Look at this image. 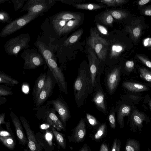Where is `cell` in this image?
<instances>
[{"mask_svg": "<svg viewBox=\"0 0 151 151\" xmlns=\"http://www.w3.org/2000/svg\"><path fill=\"white\" fill-rule=\"evenodd\" d=\"M151 0H140L138 2V4L140 6H142L145 5L150 2Z\"/></svg>", "mask_w": 151, "mask_h": 151, "instance_id": "obj_54", "label": "cell"}, {"mask_svg": "<svg viewBox=\"0 0 151 151\" xmlns=\"http://www.w3.org/2000/svg\"><path fill=\"white\" fill-rule=\"evenodd\" d=\"M144 46L151 51V38L147 37L144 39L142 42Z\"/></svg>", "mask_w": 151, "mask_h": 151, "instance_id": "obj_45", "label": "cell"}, {"mask_svg": "<svg viewBox=\"0 0 151 151\" xmlns=\"http://www.w3.org/2000/svg\"><path fill=\"white\" fill-rule=\"evenodd\" d=\"M20 120L26 132L28 140V146L30 151H42L44 145L41 142L37 140L33 131L29 123L24 117L20 116Z\"/></svg>", "mask_w": 151, "mask_h": 151, "instance_id": "obj_11", "label": "cell"}, {"mask_svg": "<svg viewBox=\"0 0 151 151\" xmlns=\"http://www.w3.org/2000/svg\"><path fill=\"white\" fill-rule=\"evenodd\" d=\"M79 19H81V16L80 14L68 12H63L55 15L52 20L62 19L69 20Z\"/></svg>", "mask_w": 151, "mask_h": 151, "instance_id": "obj_19", "label": "cell"}, {"mask_svg": "<svg viewBox=\"0 0 151 151\" xmlns=\"http://www.w3.org/2000/svg\"><path fill=\"white\" fill-rule=\"evenodd\" d=\"M104 95L103 91L100 89L97 91L95 95L93 101L102 111L106 112V108L104 103Z\"/></svg>", "mask_w": 151, "mask_h": 151, "instance_id": "obj_21", "label": "cell"}, {"mask_svg": "<svg viewBox=\"0 0 151 151\" xmlns=\"http://www.w3.org/2000/svg\"><path fill=\"white\" fill-rule=\"evenodd\" d=\"M137 58L143 63L151 69V61L146 57L140 54L136 55Z\"/></svg>", "mask_w": 151, "mask_h": 151, "instance_id": "obj_39", "label": "cell"}, {"mask_svg": "<svg viewBox=\"0 0 151 151\" xmlns=\"http://www.w3.org/2000/svg\"><path fill=\"white\" fill-rule=\"evenodd\" d=\"M81 19H72L69 20L60 31L59 35L66 34L70 32L79 24Z\"/></svg>", "mask_w": 151, "mask_h": 151, "instance_id": "obj_27", "label": "cell"}, {"mask_svg": "<svg viewBox=\"0 0 151 151\" xmlns=\"http://www.w3.org/2000/svg\"><path fill=\"white\" fill-rule=\"evenodd\" d=\"M130 107L126 104L122 105L119 109L117 114V120L121 128L124 127V117L128 116L130 114Z\"/></svg>", "mask_w": 151, "mask_h": 151, "instance_id": "obj_20", "label": "cell"}, {"mask_svg": "<svg viewBox=\"0 0 151 151\" xmlns=\"http://www.w3.org/2000/svg\"><path fill=\"white\" fill-rule=\"evenodd\" d=\"M142 14L146 16H151V6H147L143 8L141 11Z\"/></svg>", "mask_w": 151, "mask_h": 151, "instance_id": "obj_46", "label": "cell"}, {"mask_svg": "<svg viewBox=\"0 0 151 151\" xmlns=\"http://www.w3.org/2000/svg\"><path fill=\"white\" fill-rule=\"evenodd\" d=\"M0 140L2 143L9 149L12 150L15 148V139L12 136L6 137L0 136Z\"/></svg>", "mask_w": 151, "mask_h": 151, "instance_id": "obj_31", "label": "cell"}, {"mask_svg": "<svg viewBox=\"0 0 151 151\" xmlns=\"http://www.w3.org/2000/svg\"><path fill=\"white\" fill-rule=\"evenodd\" d=\"M29 151H30V150Z\"/></svg>", "mask_w": 151, "mask_h": 151, "instance_id": "obj_63", "label": "cell"}, {"mask_svg": "<svg viewBox=\"0 0 151 151\" xmlns=\"http://www.w3.org/2000/svg\"><path fill=\"white\" fill-rule=\"evenodd\" d=\"M121 142L120 139H117V142L116 151H120Z\"/></svg>", "mask_w": 151, "mask_h": 151, "instance_id": "obj_58", "label": "cell"}, {"mask_svg": "<svg viewBox=\"0 0 151 151\" xmlns=\"http://www.w3.org/2000/svg\"><path fill=\"white\" fill-rule=\"evenodd\" d=\"M72 6L73 7L78 9L90 10L99 9L105 7L103 5L94 3H75L73 4Z\"/></svg>", "mask_w": 151, "mask_h": 151, "instance_id": "obj_24", "label": "cell"}, {"mask_svg": "<svg viewBox=\"0 0 151 151\" xmlns=\"http://www.w3.org/2000/svg\"><path fill=\"white\" fill-rule=\"evenodd\" d=\"M28 34H22L8 40L4 45L5 52L10 55L17 56L20 51L27 48L30 40Z\"/></svg>", "mask_w": 151, "mask_h": 151, "instance_id": "obj_4", "label": "cell"}, {"mask_svg": "<svg viewBox=\"0 0 151 151\" xmlns=\"http://www.w3.org/2000/svg\"><path fill=\"white\" fill-rule=\"evenodd\" d=\"M91 77L89 67L81 66L74 83V97L77 105L80 107L91 93Z\"/></svg>", "mask_w": 151, "mask_h": 151, "instance_id": "obj_1", "label": "cell"}, {"mask_svg": "<svg viewBox=\"0 0 151 151\" xmlns=\"http://www.w3.org/2000/svg\"><path fill=\"white\" fill-rule=\"evenodd\" d=\"M141 144L139 142L129 138L126 141L125 151H140Z\"/></svg>", "mask_w": 151, "mask_h": 151, "instance_id": "obj_26", "label": "cell"}, {"mask_svg": "<svg viewBox=\"0 0 151 151\" xmlns=\"http://www.w3.org/2000/svg\"><path fill=\"white\" fill-rule=\"evenodd\" d=\"M106 124H104L101 125L98 129L94 136V138L96 140L101 139L104 136L106 132Z\"/></svg>", "mask_w": 151, "mask_h": 151, "instance_id": "obj_37", "label": "cell"}, {"mask_svg": "<svg viewBox=\"0 0 151 151\" xmlns=\"http://www.w3.org/2000/svg\"><path fill=\"white\" fill-rule=\"evenodd\" d=\"M56 0H30L23 8L30 15H40L47 11L54 4Z\"/></svg>", "mask_w": 151, "mask_h": 151, "instance_id": "obj_6", "label": "cell"}, {"mask_svg": "<svg viewBox=\"0 0 151 151\" xmlns=\"http://www.w3.org/2000/svg\"><path fill=\"white\" fill-rule=\"evenodd\" d=\"M47 104L52 106L59 116L63 124H65L70 118V114L66 104L61 98L59 97L55 99L48 101Z\"/></svg>", "mask_w": 151, "mask_h": 151, "instance_id": "obj_12", "label": "cell"}, {"mask_svg": "<svg viewBox=\"0 0 151 151\" xmlns=\"http://www.w3.org/2000/svg\"><path fill=\"white\" fill-rule=\"evenodd\" d=\"M130 119V126L131 128L130 131L134 132H136L137 129L139 133L141 132L143 127V122H149L144 113L139 112L137 110L133 111Z\"/></svg>", "mask_w": 151, "mask_h": 151, "instance_id": "obj_14", "label": "cell"}, {"mask_svg": "<svg viewBox=\"0 0 151 151\" xmlns=\"http://www.w3.org/2000/svg\"><path fill=\"white\" fill-rule=\"evenodd\" d=\"M125 45L123 44L117 43L113 45L111 48L110 58H117L125 50Z\"/></svg>", "mask_w": 151, "mask_h": 151, "instance_id": "obj_25", "label": "cell"}, {"mask_svg": "<svg viewBox=\"0 0 151 151\" xmlns=\"http://www.w3.org/2000/svg\"><path fill=\"white\" fill-rule=\"evenodd\" d=\"M87 120L89 123L92 126H95L98 124V122L96 118L89 114H86Z\"/></svg>", "mask_w": 151, "mask_h": 151, "instance_id": "obj_43", "label": "cell"}, {"mask_svg": "<svg viewBox=\"0 0 151 151\" xmlns=\"http://www.w3.org/2000/svg\"><path fill=\"white\" fill-rule=\"evenodd\" d=\"M139 70L141 77L145 81L151 83V72L144 68H140Z\"/></svg>", "mask_w": 151, "mask_h": 151, "instance_id": "obj_36", "label": "cell"}, {"mask_svg": "<svg viewBox=\"0 0 151 151\" xmlns=\"http://www.w3.org/2000/svg\"><path fill=\"white\" fill-rule=\"evenodd\" d=\"M10 116L14 126L16 135L20 144L25 145L28 143L27 137L24 131L22 125L17 116L12 111H11Z\"/></svg>", "mask_w": 151, "mask_h": 151, "instance_id": "obj_15", "label": "cell"}, {"mask_svg": "<svg viewBox=\"0 0 151 151\" xmlns=\"http://www.w3.org/2000/svg\"><path fill=\"white\" fill-rule=\"evenodd\" d=\"M130 98L132 99L133 100H136L139 98V97L135 95H130L129 96Z\"/></svg>", "mask_w": 151, "mask_h": 151, "instance_id": "obj_59", "label": "cell"}, {"mask_svg": "<svg viewBox=\"0 0 151 151\" xmlns=\"http://www.w3.org/2000/svg\"><path fill=\"white\" fill-rule=\"evenodd\" d=\"M113 17L118 20H121L126 18L128 14L125 12L120 10H112L108 11Z\"/></svg>", "mask_w": 151, "mask_h": 151, "instance_id": "obj_34", "label": "cell"}, {"mask_svg": "<svg viewBox=\"0 0 151 151\" xmlns=\"http://www.w3.org/2000/svg\"><path fill=\"white\" fill-rule=\"evenodd\" d=\"M117 138H115L113 141L111 151H116V147H117Z\"/></svg>", "mask_w": 151, "mask_h": 151, "instance_id": "obj_56", "label": "cell"}, {"mask_svg": "<svg viewBox=\"0 0 151 151\" xmlns=\"http://www.w3.org/2000/svg\"><path fill=\"white\" fill-rule=\"evenodd\" d=\"M79 151H91L89 147L86 143L85 144Z\"/></svg>", "mask_w": 151, "mask_h": 151, "instance_id": "obj_53", "label": "cell"}, {"mask_svg": "<svg viewBox=\"0 0 151 151\" xmlns=\"http://www.w3.org/2000/svg\"><path fill=\"white\" fill-rule=\"evenodd\" d=\"M68 21L62 19L52 20V22L53 27L58 35Z\"/></svg>", "mask_w": 151, "mask_h": 151, "instance_id": "obj_35", "label": "cell"}, {"mask_svg": "<svg viewBox=\"0 0 151 151\" xmlns=\"http://www.w3.org/2000/svg\"><path fill=\"white\" fill-rule=\"evenodd\" d=\"M149 104L151 110V100L149 101Z\"/></svg>", "mask_w": 151, "mask_h": 151, "instance_id": "obj_61", "label": "cell"}, {"mask_svg": "<svg viewBox=\"0 0 151 151\" xmlns=\"http://www.w3.org/2000/svg\"><path fill=\"white\" fill-rule=\"evenodd\" d=\"M87 44L94 51L100 60L104 61L107 54L108 43L99 36L96 29L91 28Z\"/></svg>", "mask_w": 151, "mask_h": 151, "instance_id": "obj_3", "label": "cell"}, {"mask_svg": "<svg viewBox=\"0 0 151 151\" xmlns=\"http://www.w3.org/2000/svg\"><path fill=\"white\" fill-rule=\"evenodd\" d=\"M5 114L4 113H1L0 114V125L2 124H5L6 122L5 121Z\"/></svg>", "mask_w": 151, "mask_h": 151, "instance_id": "obj_55", "label": "cell"}, {"mask_svg": "<svg viewBox=\"0 0 151 151\" xmlns=\"http://www.w3.org/2000/svg\"><path fill=\"white\" fill-rule=\"evenodd\" d=\"M99 19L106 25H111L114 22L113 17L108 11L104 12L99 17Z\"/></svg>", "mask_w": 151, "mask_h": 151, "instance_id": "obj_32", "label": "cell"}, {"mask_svg": "<svg viewBox=\"0 0 151 151\" xmlns=\"http://www.w3.org/2000/svg\"><path fill=\"white\" fill-rule=\"evenodd\" d=\"M37 45L40 53L45 61L51 58H54V54L52 52L47 48L42 42L37 41Z\"/></svg>", "mask_w": 151, "mask_h": 151, "instance_id": "obj_22", "label": "cell"}, {"mask_svg": "<svg viewBox=\"0 0 151 151\" xmlns=\"http://www.w3.org/2000/svg\"><path fill=\"white\" fill-rule=\"evenodd\" d=\"M86 133L85 121L81 119L73 130L71 136H68V138L70 141L79 143L84 139Z\"/></svg>", "mask_w": 151, "mask_h": 151, "instance_id": "obj_16", "label": "cell"}, {"mask_svg": "<svg viewBox=\"0 0 151 151\" xmlns=\"http://www.w3.org/2000/svg\"><path fill=\"white\" fill-rule=\"evenodd\" d=\"M83 32V29H81L75 32L65 41L63 45L66 46H69L75 43L81 37Z\"/></svg>", "mask_w": 151, "mask_h": 151, "instance_id": "obj_28", "label": "cell"}, {"mask_svg": "<svg viewBox=\"0 0 151 151\" xmlns=\"http://www.w3.org/2000/svg\"><path fill=\"white\" fill-rule=\"evenodd\" d=\"M45 62L60 90L66 94L68 93L67 84L64 74L61 69L58 66L56 60L54 58H51Z\"/></svg>", "mask_w": 151, "mask_h": 151, "instance_id": "obj_9", "label": "cell"}, {"mask_svg": "<svg viewBox=\"0 0 151 151\" xmlns=\"http://www.w3.org/2000/svg\"><path fill=\"white\" fill-rule=\"evenodd\" d=\"M6 98L2 97L0 96V105L1 106L2 104H4L7 101Z\"/></svg>", "mask_w": 151, "mask_h": 151, "instance_id": "obj_57", "label": "cell"}, {"mask_svg": "<svg viewBox=\"0 0 151 151\" xmlns=\"http://www.w3.org/2000/svg\"><path fill=\"white\" fill-rule=\"evenodd\" d=\"M109 120L111 128L114 129L116 127V122L115 113L111 112L109 115Z\"/></svg>", "mask_w": 151, "mask_h": 151, "instance_id": "obj_42", "label": "cell"}, {"mask_svg": "<svg viewBox=\"0 0 151 151\" xmlns=\"http://www.w3.org/2000/svg\"><path fill=\"white\" fill-rule=\"evenodd\" d=\"M47 76V73H42L36 80L33 89L32 96L35 103L37 100L40 92L44 86Z\"/></svg>", "mask_w": 151, "mask_h": 151, "instance_id": "obj_17", "label": "cell"}, {"mask_svg": "<svg viewBox=\"0 0 151 151\" xmlns=\"http://www.w3.org/2000/svg\"><path fill=\"white\" fill-rule=\"evenodd\" d=\"M39 15H30L27 13L10 22L3 28L0 33V36L5 37L23 27Z\"/></svg>", "mask_w": 151, "mask_h": 151, "instance_id": "obj_5", "label": "cell"}, {"mask_svg": "<svg viewBox=\"0 0 151 151\" xmlns=\"http://www.w3.org/2000/svg\"><path fill=\"white\" fill-rule=\"evenodd\" d=\"M51 105L46 104L34 108V110L36 111V117L38 119L54 127L58 131H65L63 124L59 119L55 109L53 107H51Z\"/></svg>", "mask_w": 151, "mask_h": 151, "instance_id": "obj_2", "label": "cell"}, {"mask_svg": "<svg viewBox=\"0 0 151 151\" xmlns=\"http://www.w3.org/2000/svg\"><path fill=\"white\" fill-rule=\"evenodd\" d=\"M88 57L91 77V93L97 84L99 61L95 52L90 47L88 50Z\"/></svg>", "mask_w": 151, "mask_h": 151, "instance_id": "obj_10", "label": "cell"}, {"mask_svg": "<svg viewBox=\"0 0 151 151\" xmlns=\"http://www.w3.org/2000/svg\"><path fill=\"white\" fill-rule=\"evenodd\" d=\"M141 21L137 19L131 22L125 28V31L129 34L131 40L136 43L140 38L143 29Z\"/></svg>", "mask_w": 151, "mask_h": 151, "instance_id": "obj_13", "label": "cell"}, {"mask_svg": "<svg viewBox=\"0 0 151 151\" xmlns=\"http://www.w3.org/2000/svg\"><path fill=\"white\" fill-rule=\"evenodd\" d=\"M96 25L98 30L101 34L104 35H108V31L106 27L99 23H96Z\"/></svg>", "mask_w": 151, "mask_h": 151, "instance_id": "obj_44", "label": "cell"}, {"mask_svg": "<svg viewBox=\"0 0 151 151\" xmlns=\"http://www.w3.org/2000/svg\"><path fill=\"white\" fill-rule=\"evenodd\" d=\"M126 68L129 71H131L134 68V63L133 60H127L125 64Z\"/></svg>", "mask_w": 151, "mask_h": 151, "instance_id": "obj_47", "label": "cell"}, {"mask_svg": "<svg viewBox=\"0 0 151 151\" xmlns=\"http://www.w3.org/2000/svg\"><path fill=\"white\" fill-rule=\"evenodd\" d=\"M120 68H114L109 75L107 78V85L111 93L116 88L118 84L120 76Z\"/></svg>", "mask_w": 151, "mask_h": 151, "instance_id": "obj_18", "label": "cell"}, {"mask_svg": "<svg viewBox=\"0 0 151 151\" xmlns=\"http://www.w3.org/2000/svg\"><path fill=\"white\" fill-rule=\"evenodd\" d=\"M25 0H12L13 2L14 9L17 11L22 8L23 6Z\"/></svg>", "mask_w": 151, "mask_h": 151, "instance_id": "obj_41", "label": "cell"}, {"mask_svg": "<svg viewBox=\"0 0 151 151\" xmlns=\"http://www.w3.org/2000/svg\"><path fill=\"white\" fill-rule=\"evenodd\" d=\"M99 151H109V148L107 145L105 143L101 144Z\"/></svg>", "mask_w": 151, "mask_h": 151, "instance_id": "obj_52", "label": "cell"}, {"mask_svg": "<svg viewBox=\"0 0 151 151\" xmlns=\"http://www.w3.org/2000/svg\"><path fill=\"white\" fill-rule=\"evenodd\" d=\"M10 87L3 85H0V96H5L13 94Z\"/></svg>", "mask_w": 151, "mask_h": 151, "instance_id": "obj_38", "label": "cell"}, {"mask_svg": "<svg viewBox=\"0 0 151 151\" xmlns=\"http://www.w3.org/2000/svg\"><path fill=\"white\" fill-rule=\"evenodd\" d=\"M61 2L63 3H64L68 4H73L74 3L76 2H78L81 1V0H60V1Z\"/></svg>", "mask_w": 151, "mask_h": 151, "instance_id": "obj_51", "label": "cell"}, {"mask_svg": "<svg viewBox=\"0 0 151 151\" xmlns=\"http://www.w3.org/2000/svg\"><path fill=\"white\" fill-rule=\"evenodd\" d=\"M57 83L56 81L49 69L47 73L45 85L40 93L36 101L34 103V108L43 105L48 98L52 95L53 89Z\"/></svg>", "mask_w": 151, "mask_h": 151, "instance_id": "obj_7", "label": "cell"}, {"mask_svg": "<svg viewBox=\"0 0 151 151\" xmlns=\"http://www.w3.org/2000/svg\"><path fill=\"white\" fill-rule=\"evenodd\" d=\"M6 1V0H0V3H2L4 2H5Z\"/></svg>", "mask_w": 151, "mask_h": 151, "instance_id": "obj_60", "label": "cell"}, {"mask_svg": "<svg viewBox=\"0 0 151 151\" xmlns=\"http://www.w3.org/2000/svg\"><path fill=\"white\" fill-rule=\"evenodd\" d=\"M52 137L51 134L49 132L47 131L45 135V138L46 140L50 145H52Z\"/></svg>", "mask_w": 151, "mask_h": 151, "instance_id": "obj_48", "label": "cell"}, {"mask_svg": "<svg viewBox=\"0 0 151 151\" xmlns=\"http://www.w3.org/2000/svg\"><path fill=\"white\" fill-rule=\"evenodd\" d=\"M11 136H12L11 134L8 131L1 130L0 132V137H6Z\"/></svg>", "mask_w": 151, "mask_h": 151, "instance_id": "obj_49", "label": "cell"}, {"mask_svg": "<svg viewBox=\"0 0 151 151\" xmlns=\"http://www.w3.org/2000/svg\"><path fill=\"white\" fill-rule=\"evenodd\" d=\"M10 18L9 14L6 12L2 11L0 12V22L3 23L9 22Z\"/></svg>", "mask_w": 151, "mask_h": 151, "instance_id": "obj_40", "label": "cell"}, {"mask_svg": "<svg viewBox=\"0 0 151 151\" xmlns=\"http://www.w3.org/2000/svg\"><path fill=\"white\" fill-rule=\"evenodd\" d=\"M123 85L129 90L133 92H141L147 90V87L139 83L129 82H124Z\"/></svg>", "mask_w": 151, "mask_h": 151, "instance_id": "obj_23", "label": "cell"}, {"mask_svg": "<svg viewBox=\"0 0 151 151\" xmlns=\"http://www.w3.org/2000/svg\"><path fill=\"white\" fill-rule=\"evenodd\" d=\"M21 56L24 60L23 68L25 69H35L43 65L45 61L41 54L34 50H25Z\"/></svg>", "mask_w": 151, "mask_h": 151, "instance_id": "obj_8", "label": "cell"}, {"mask_svg": "<svg viewBox=\"0 0 151 151\" xmlns=\"http://www.w3.org/2000/svg\"><path fill=\"white\" fill-rule=\"evenodd\" d=\"M6 125V128L7 131L9 132L11 134L12 136L15 138V137L13 132L10 126V122L8 120L7 122H6L5 124Z\"/></svg>", "mask_w": 151, "mask_h": 151, "instance_id": "obj_50", "label": "cell"}, {"mask_svg": "<svg viewBox=\"0 0 151 151\" xmlns=\"http://www.w3.org/2000/svg\"><path fill=\"white\" fill-rule=\"evenodd\" d=\"M52 131L58 145L64 149L66 148V140L64 135L58 132L53 127H51Z\"/></svg>", "mask_w": 151, "mask_h": 151, "instance_id": "obj_30", "label": "cell"}, {"mask_svg": "<svg viewBox=\"0 0 151 151\" xmlns=\"http://www.w3.org/2000/svg\"><path fill=\"white\" fill-rule=\"evenodd\" d=\"M147 151H151V149L150 148H148Z\"/></svg>", "mask_w": 151, "mask_h": 151, "instance_id": "obj_62", "label": "cell"}, {"mask_svg": "<svg viewBox=\"0 0 151 151\" xmlns=\"http://www.w3.org/2000/svg\"><path fill=\"white\" fill-rule=\"evenodd\" d=\"M0 83L13 86L18 84L19 82L3 72L0 71Z\"/></svg>", "mask_w": 151, "mask_h": 151, "instance_id": "obj_29", "label": "cell"}, {"mask_svg": "<svg viewBox=\"0 0 151 151\" xmlns=\"http://www.w3.org/2000/svg\"><path fill=\"white\" fill-rule=\"evenodd\" d=\"M108 6H121L127 3L128 1L125 0H101L97 1Z\"/></svg>", "mask_w": 151, "mask_h": 151, "instance_id": "obj_33", "label": "cell"}]
</instances>
